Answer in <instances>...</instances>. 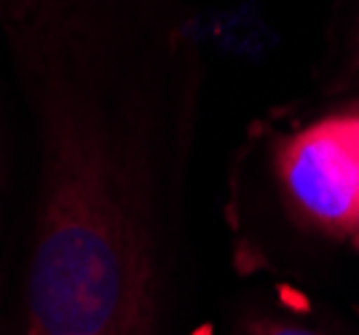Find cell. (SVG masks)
Wrapping results in <instances>:
<instances>
[{
	"label": "cell",
	"mask_w": 359,
	"mask_h": 335,
	"mask_svg": "<svg viewBox=\"0 0 359 335\" xmlns=\"http://www.w3.org/2000/svg\"><path fill=\"white\" fill-rule=\"evenodd\" d=\"M38 132L25 335H158L164 247L156 126L86 14L27 0L8 16Z\"/></svg>",
	"instance_id": "cell-1"
},
{
	"label": "cell",
	"mask_w": 359,
	"mask_h": 335,
	"mask_svg": "<svg viewBox=\"0 0 359 335\" xmlns=\"http://www.w3.org/2000/svg\"><path fill=\"white\" fill-rule=\"evenodd\" d=\"M276 175L290 207L332 236L359 231V113L332 116L287 137Z\"/></svg>",
	"instance_id": "cell-2"
},
{
	"label": "cell",
	"mask_w": 359,
	"mask_h": 335,
	"mask_svg": "<svg viewBox=\"0 0 359 335\" xmlns=\"http://www.w3.org/2000/svg\"><path fill=\"white\" fill-rule=\"evenodd\" d=\"M241 333L244 335H319L309 327H300L292 322L273 320V317H250L241 322Z\"/></svg>",
	"instance_id": "cell-3"
},
{
	"label": "cell",
	"mask_w": 359,
	"mask_h": 335,
	"mask_svg": "<svg viewBox=\"0 0 359 335\" xmlns=\"http://www.w3.org/2000/svg\"><path fill=\"white\" fill-rule=\"evenodd\" d=\"M25 3H27V0H0V16L8 19V16L14 14V11H19Z\"/></svg>",
	"instance_id": "cell-4"
},
{
	"label": "cell",
	"mask_w": 359,
	"mask_h": 335,
	"mask_svg": "<svg viewBox=\"0 0 359 335\" xmlns=\"http://www.w3.org/2000/svg\"><path fill=\"white\" fill-rule=\"evenodd\" d=\"M354 247H357V249H359V231H357V233H354Z\"/></svg>",
	"instance_id": "cell-5"
},
{
	"label": "cell",
	"mask_w": 359,
	"mask_h": 335,
	"mask_svg": "<svg viewBox=\"0 0 359 335\" xmlns=\"http://www.w3.org/2000/svg\"><path fill=\"white\" fill-rule=\"evenodd\" d=\"M357 64H359V38H357Z\"/></svg>",
	"instance_id": "cell-6"
}]
</instances>
